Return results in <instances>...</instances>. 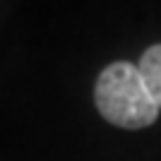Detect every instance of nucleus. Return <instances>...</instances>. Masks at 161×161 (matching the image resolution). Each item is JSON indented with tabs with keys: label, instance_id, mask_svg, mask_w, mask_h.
<instances>
[{
	"label": "nucleus",
	"instance_id": "nucleus-1",
	"mask_svg": "<svg viewBox=\"0 0 161 161\" xmlns=\"http://www.w3.org/2000/svg\"><path fill=\"white\" fill-rule=\"evenodd\" d=\"M94 103L103 120L123 130L149 128L161 113L142 80L140 67L128 60H115L99 72Z\"/></svg>",
	"mask_w": 161,
	"mask_h": 161
},
{
	"label": "nucleus",
	"instance_id": "nucleus-2",
	"mask_svg": "<svg viewBox=\"0 0 161 161\" xmlns=\"http://www.w3.org/2000/svg\"><path fill=\"white\" fill-rule=\"evenodd\" d=\"M137 67H140V75H142V80H144V84H147L152 99L161 108V43L149 46L142 53Z\"/></svg>",
	"mask_w": 161,
	"mask_h": 161
}]
</instances>
